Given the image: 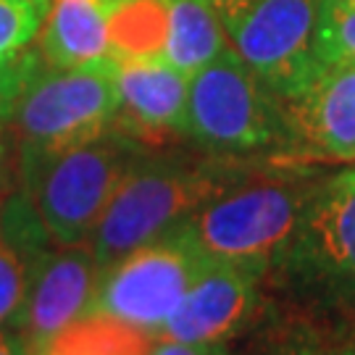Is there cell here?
I'll return each mask as SVG.
<instances>
[{
	"label": "cell",
	"mask_w": 355,
	"mask_h": 355,
	"mask_svg": "<svg viewBox=\"0 0 355 355\" xmlns=\"http://www.w3.org/2000/svg\"><path fill=\"white\" fill-rule=\"evenodd\" d=\"M150 355H229V350H227V343L192 345V343H174V340H158Z\"/></svg>",
	"instance_id": "obj_20"
},
{
	"label": "cell",
	"mask_w": 355,
	"mask_h": 355,
	"mask_svg": "<svg viewBox=\"0 0 355 355\" xmlns=\"http://www.w3.org/2000/svg\"><path fill=\"white\" fill-rule=\"evenodd\" d=\"M101 282L103 268L87 245H53L40 261L24 311L13 327L29 345V353L40 355L58 331L85 316L98 295Z\"/></svg>",
	"instance_id": "obj_10"
},
{
	"label": "cell",
	"mask_w": 355,
	"mask_h": 355,
	"mask_svg": "<svg viewBox=\"0 0 355 355\" xmlns=\"http://www.w3.org/2000/svg\"><path fill=\"white\" fill-rule=\"evenodd\" d=\"M111 0H51L37 35V51L53 69L98 61L108 55Z\"/></svg>",
	"instance_id": "obj_14"
},
{
	"label": "cell",
	"mask_w": 355,
	"mask_h": 355,
	"mask_svg": "<svg viewBox=\"0 0 355 355\" xmlns=\"http://www.w3.org/2000/svg\"><path fill=\"white\" fill-rule=\"evenodd\" d=\"M114 61L119 87V114L114 127L127 132L145 148H155L179 135L184 137L190 76L182 74L161 55Z\"/></svg>",
	"instance_id": "obj_12"
},
{
	"label": "cell",
	"mask_w": 355,
	"mask_h": 355,
	"mask_svg": "<svg viewBox=\"0 0 355 355\" xmlns=\"http://www.w3.org/2000/svg\"><path fill=\"white\" fill-rule=\"evenodd\" d=\"M184 137L221 158L292 145L284 101L232 45L190 76Z\"/></svg>",
	"instance_id": "obj_5"
},
{
	"label": "cell",
	"mask_w": 355,
	"mask_h": 355,
	"mask_svg": "<svg viewBox=\"0 0 355 355\" xmlns=\"http://www.w3.org/2000/svg\"><path fill=\"white\" fill-rule=\"evenodd\" d=\"M263 274L240 263L208 261L195 277L158 340L211 345L227 343L245 329L261 303Z\"/></svg>",
	"instance_id": "obj_9"
},
{
	"label": "cell",
	"mask_w": 355,
	"mask_h": 355,
	"mask_svg": "<svg viewBox=\"0 0 355 355\" xmlns=\"http://www.w3.org/2000/svg\"><path fill=\"white\" fill-rule=\"evenodd\" d=\"M318 182L308 171L253 179L242 171L179 227L205 261L240 263L266 277L297 237Z\"/></svg>",
	"instance_id": "obj_2"
},
{
	"label": "cell",
	"mask_w": 355,
	"mask_h": 355,
	"mask_svg": "<svg viewBox=\"0 0 355 355\" xmlns=\"http://www.w3.org/2000/svg\"><path fill=\"white\" fill-rule=\"evenodd\" d=\"M51 0H0V58L29 48L37 40Z\"/></svg>",
	"instance_id": "obj_18"
},
{
	"label": "cell",
	"mask_w": 355,
	"mask_h": 355,
	"mask_svg": "<svg viewBox=\"0 0 355 355\" xmlns=\"http://www.w3.org/2000/svg\"><path fill=\"white\" fill-rule=\"evenodd\" d=\"M53 248L24 190L0 221V329H13L24 311L42 255Z\"/></svg>",
	"instance_id": "obj_13"
},
{
	"label": "cell",
	"mask_w": 355,
	"mask_h": 355,
	"mask_svg": "<svg viewBox=\"0 0 355 355\" xmlns=\"http://www.w3.org/2000/svg\"><path fill=\"white\" fill-rule=\"evenodd\" d=\"M168 26L161 58L192 76L229 45L224 21L208 0H166Z\"/></svg>",
	"instance_id": "obj_15"
},
{
	"label": "cell",
	"mask_w": 355,
	"mask_h": 355,
	"mask_svg": "<svg viewBox=\"0 0 355 355\" xmlns=\"http://www.w3.org/2000/svg\"><path fill=\"white\" fill-rule=\"evenodd\" d=\"M340 355H355V329L347 334V340H345L343 353H340Z\"/></svg>",
	"instance_id": "obj_24"
},
{
	"label": "cell",
	"mask_w": 355,
	"mask_h": 355,
	"mask_svg": "<svg viewBox=\"0 0 355 355\" xmlns=\"http://www.w3.org/2000/svg\"><path fill=\"white\" fill-rule=\"evenodd\" d=\"M292 148L303 158L355 161V61L321 64L284 101Z\"/></svg>",
	"instance_id": "obj_11"
},
{
	"label": "cell",
	"mask_w": 355,
	"mask_h": 355,
	"mask_svg": "<svg viewBox=\"0 0 355 355\" xmlns=\"http://www.w3.org/2000/svg\"><path fill=\"white\" fill-rule=\"evenodd\" d=\"M295 355H316V353H295Z\"/></svg>",
	"instance_id": "obj_26"
},
{
	"label": "cell",
	"mask_w": 355,
	"mask_h": 355,
	"mask_svg": "<svg viewBox=\"0 0 355 355\" xmlns=\"http://www.w3.org/2000/svg\"><path fill=\"white\" fill-rule=\"evenodd\" d=\"M271 271L321 308L355 313V168L318 182L297 237Z\"/></svg>",
	"instance_id": "obj_6"
},
{
	"label": "cell",
	"mask_w": 355,
	"mask_h": 355,
	"mask_svg": "<svg viewBox=\"0 0 355 355\" xmlns=\"http://www.w3.org/2000/svg\"><path fill=\"white\" fill-rule=\"evenodd\" d=\"M0 355H32L29 345L16 329H0Z\"/></svg>",
	"instance_id": "obj_22"
},
{
	"label": "cell",
	"mask_w": 355,
	"mask_h": 355,
	"mask_svg": "<svg viewBox=\"0 0 355 355\" xmlns=\"http://www.w3.org/2000/svg\"><path fill=\"white\" fill-rule=\"evenodd\" d=\"M208 3H211L216 11H218V16H221V19H227V16H232L234 11H240L248 0H208Z\"/></svg>",
	"instance_id": "obj_23"
},
{
	"label": "cell",
	"mask_w": 355,
	"mask_h": 355,
	"mask_svg": "<svg viewBox=\"0 0 355 355\" xmlns=\"http://www.w3.org/2000/svg\"><path fill=\"white\" fill-rule=\"evenodd\" d=\"M321 0H248L221 19L229 45L282 101L316 74Z\"/></svg>",
	"instance_id": "obj_8"
},
{
	"label": "cell",
	"mask_w": 355,
	"mask_h": 355,
	"mask_svg": "<svg viewBox=\"0 0 355 355\" xmlns=\"http://www.w3.org/2000/svg\"><path fill=\"white\" fill-rule=\"evenodd\" d=\"M40 66H42V55L37 48H24L13 55L0 58V135L8 127L26 82L32 79V74Z\"/></svg>",
	"instance_id": "obj_19"
},
{
	"label": "cell",
	"mask_w": 355,
	"mask_h": 355,
	"mask_svg": "<svg viewBox=\"0 0 355 355\" xmlns=\"http://www.w3.org/2000/svg\"><path fill=\"white\" fill-rule=\"evenodd\" d=\"M205 263L182 227L171 229L127 253L103 274L87 313H105L158 337Z\"/></svg>",
	"instance_id": "obj_7"
},
{
	"label": "cell",
	"mask_w": 355,
	"mask_h": 355,
	"mask_svg": "<svg viewBox=\"0 0 355 355\" xmlns=\"http://www.w3.org/2000/svg\"><path fill=\"white\" fill-rule=\"evenodd\" d=\"M158 337L105 313H85L58 331L40 355H150Z\"/></svg>",
	"instance_id": "obj_16"
},
{
	"label": "cell",
	"mask_w": 355,
	"mask_h": 355,
	"mask_svg": "<svg viewBox=\"0 0 355 355\" xmlns=\"http://www.w3.org/2000/svg\"><path fill=\"white\" fill-rule=\"evenodd\" d=\"M316 58L318 64L355 61V0H321Z\"/></svg>",
	"instance_id": "obj_17"
},
{
	"label": "cell",
	"mask_w": 355,
	"mask_h": 355,
	"mask_svg": "<svg viewBox=\"0 0 355 355\" xmlns=\"http://www.w3.org/2000/svg\"><path fill=\"white\" fill-rule=\"evenodd\" d=\"M21 190V182H19V171H16V158H13V150L0 161V221L8 211L11 200L19 195Z\"/></svg>",
	"instance_id": "obj_21"
},
{
	"label": "cell",
	"mask_w": 355,
	"mask_h": 355,
	"mask_svg": "<svg viewBox=\"0 0 355 355\" xmlns=\"http://www.w3.org/2000/svg\"><path fill=\"white\" fill-rule=\"evenodd\" d=\"M237 177L240 171L218 158L142 153L92 229L89 253L105 274L127 253L184 224Z\"/></svg>",
	"instance_id": "obj_1"
},
{
	"label": "cell",
	"mask_w": 355,
	"mask_h": 355,
	"mask_svg": "<svg viewBox=\"0 0 355 355\" xmlns=\"http://www.w3.org/2000/svg\"><path fill=\"white\" fill-rule=\"evenodd\" d=\"M8 153H11V150H8V145H6V142H3V137H0V161H3Z\"/></svg>",
	"instance_id": "obj_25"
},
{
	"label": "cell",
	"mask_w": 355,
	"mask_h": 355,
	"mask_svg": "<svg viewBox=\"0 0 355 355\" xmlns=\"http://www.w3.org/2000/svg\"><path fill=\"white\" fill-rule=\"evenodd\" d=\"M148 150L127 132L111 127L19 174L21 190L55 248L87 245L121 179Z\"/></svg>",
	"instance_id": "obj_4"
},
{
	"label": "cell",
	"mask_w": 355,
	"mask_h": 355,
	"mask_svg": "<svg viewBox=\"0 0 355 355\" xmlns=\"http://www.w3.org/2000/svg\"><path fill=\"white\" fill-rule=\"evenodd\" d=\"M116 114L119 87L111 55L74 69H53L42 61L6 127L16 171L21 174L55 153L103 135L114 127Z\"/></svg>",
	"instance_id": "obj_3"
}]
</instances>
